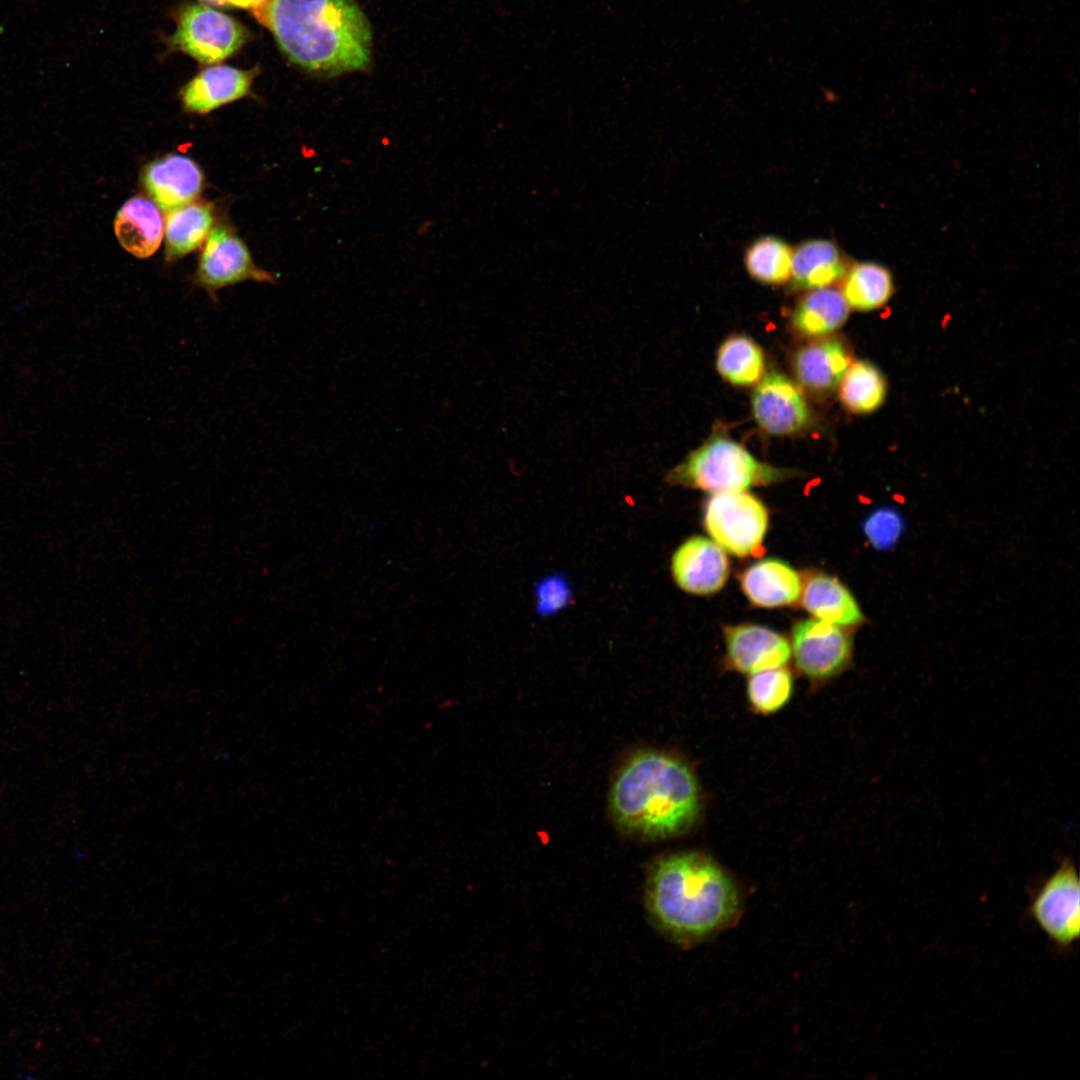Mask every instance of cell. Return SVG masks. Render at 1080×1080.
<instances>
[{
	"instance_id": "6da1fadb",
	"label": "cell",
	"mask_w": 1080,
	"mask_h": 1080,
	"mask_svg": "<svg viewBox=\"0 0 1080 1080\" xmlns=\"http://www.w3.org/2000/svg\"><path fill=\"white\" fill-rule=\"evenodd\" d=\"M254 13L288 60L306 71L333 77L370 62L371 30L354 0H270Z\"/></svg>"
},
{
	"instance_id": "7a4b0ae2",
	"label": "cell",
	"mask_w": 1080,
	"mask_h": 1080,
	"mask_svg": "<svg viewBox=\"0 0 1080 1080\" xmlns=\"http://www.w3.org/2000/svg\"><path fill=\"white\" fill-rule=\"evenodd\" d=\"M610 808L624 830L664 838L687 830L700 811L697 780L681 760L659 751L632 756L610 792Z\"/></svg>"
},
{
	"instance_id": "3957f363",
	"label": "cell",
	"mask_w": 1080,
	"mask_h": 1080,
	"mask_svg": "<svg viewBox=\"0 0 1080 1080\" xmlns=\"http://www.w3.org/2000/svg\"><path fill=\"white\" fill-rule=\"evenodd\" d=\"M648 904L672 936L695 940L733 919L739 899L721 867L703 855L685 852L656 863L648 884Z\"/></svg>"
},
{
	"instance_id": "277c9868",
	"label": "cell",
	"mask_w": 1080,
	"mask_h": 1080,
	"mask_svg": "<svg viewBox=\"0 0 1080 1080\" xmlns=\"http://www.w3.org/2000/svg\"><path fill=\"white\" fill-rule=\"evenodd\" d=\"M791 471L758 461L743 446L722 436H711L667 475L671 485L713 493L745 491L784 480Z\"/></svg>"
},
{
	"instance_id": "5b68a950",
	"label": "cell",
	"mask_w": 1080,
	"mask_h": 1080,
	"mask_svg": "<svg viewBox=\"0 0 1080 1080\" xmlns=\"http://www.w3.org/2000/svg\"><path fill=\"white\" fill-rule=\"evenodd\" d=\"M704 525L724 551L745 557L760 549L768 513L761 501L745 491L719 492L706 504Z\"/></svg>"
},
{
	"instance_id": "8992f818",
	"label": "cell",
	"mask_w": 1080,
	"mask_h": 1080,
	"mask_svg": "<svg viewBox=\"0 0 1080 1080\" xmlns=\"http://www.w3.org/2000/svg\"><path fill=\"white\" fill-rule=\"evenodd\" d=\"M248 31L234 18L203 4H186L177 14L171 46L205 64L219 63L247 41Z\"/></svg>"
},
{
	"instance_id": "52a82bcc",
	"label": "cell",
	"mask_w": 1080,
	"mask_h": 1080,
	"mask_svg": "<svg viewBox=\"0 0 1080 1080\" xmlns=\"http://www.w3.org/2000/svg\"><path fill=\"white\" fill-rule=\"evenodd\" d=\"M247 280L274 283L276 277L255 265L243 241L227 226L213 227L206 239L194 283L216 300V293Z\"/></svg>"
},
{
	"instance_id": "ba28073f",
	"label": "cell",
	"mask_w": 1080,
	"mask_h": 1080,
	"mask_svg": "<svg viewBox=\"0 0 1080 1080\" xmlns=\"http://www.w3.org/2000/svg\"><path fill=\"white\" fill-rule=\"evenodd\" d=\"M1030 912L1038 926L1059 946L1072 945L1079 938L1080 885L1076 867L1069 860L1043 883Z\"/></svg>"
},
{
	"instance_id": "9c48e42d",
	"label": "cell",
	"mask_w": 1080,
	"mask_h": 1080,
	"mask_svg": "<svg viewBox=\"0 0 1080 1080\" xmlns=\"http://www.w3.org/2000/svg\"><path fill=\"white\" fill-rule=\"evenodd\" d=\"M791 648L798 669L812 679L838 674L852 655V641L841 626L819 619L802 620L794 625Z\"/></svg>"
},
{
	"instance_id": "30bf717a",
	"label": "cell",
	"mask_w": 1080,
	"mask_h": 1080,
	"mask_svg": "<svg viewBox=\"0 0 1080 1080\" xmlns=\"http://www.w3.org/2000/svg\"><path fill=\"white\" fill-rule=\"evenodd\" d=\"M752 411L757 424L777 436L799 433L811 420L801 389L779 372H770L757 383L752 395Z\"/></svg>"
},
{
	"instance_id": "8fae6325",
	"label": "cell",
	"mask_w": 1080,
	"mask_h": 1080,
	"mask_svg": "<svg viewBox=\"0 0 1080 1080\" xmlns=\"http://www.w3.org/2000/svg\"><path fill=\"white\" fill-rule=\"evenodd\" d=\"M671 572L683 591L708 595L724 586L729 575V561L724 550L713 540L693 536L674 552Z\"/></svg>"
},
{
	"instance_id": "7c38bea8",
	"label": "cell",
	"mask_w": 1080,
	"mask_h": 1080,
	"mask_svg": "<svg viewBox=\"0 0 1080 1080\" xmlns=\"http://www.w3.org/2000/svg\"><path fill=\"white\" fill-rule=\"evenodd\" d=\"M203 180L197 163L177 154L151 162L142 175L145 190L166 213L194 201L202 190Z\"/></svg>"
},
{
	"instance_id": "4fadbf2b",
	"label": "cell",
	"mask_w": 1080,
	"mask_h": 1080,
	"mask_svg": "<svg viewBox=\"0 0 1080 1080\" xmlns=\"http://www.w3.org/2000/svg\"><path fill=\"white\" fill-rule=\"evenodd\" d=\"M727 658L737 671L753 674L784 666L791 646L780 634L766 627L744 624L724 629Z\"/></svg>"
},
{
	"instance_id": "5bb4252c",
	"label": "cell",
	"mask_w": 1080,
	"mask_h": 1080,
	"mask_svg": "<svg viewBox=\"0 0 1080 1080\" xmlns=\"http://www.w3.org/2000/svg\"><path fill=\"white\" fill-rule=\"evenodd\" d=\"M847 345L836 337L814 339L801 346L793 357L798 383L814 395L833 392L852 363Z\"/></svg>"
},
{
	"instance_id": "9a60e30c",
	"label": "cell",
	"mask_w": 1080,
	"mask_h": 1080,
	"mask_svg": "<svg viewBox=\"0 0 1080 1080\" xmlns=\"http://www.w3.org/2000/svg\"><path fill=\"white\" fill-rule=\"evenodd\" d=\"M255 70L227 65L207 67L191 79L181 91L189 112L205 114L250 93Z\"/></svg>"
},
{
	"instance_id": "2e32d148",
	"label": "cell",
	"mask_w": 1080,
	"mask_h": 1080,
	"mask_svg": "<svg viewBox=\"0 0 1080 1080\" xmlns=\"http://www.w3.org/2000/svg\"><path fill=\"white\" fill-rule=\"evenodd\" d=\"M114 231L120 245L138 258L152 256L164 237V219L154 201L135 196L116 214Z\"/></svg>"
},
{
	"instance_id": "e0dca14e",
	"label": "cell",
	"mask_w": 1080,
	"mask_h": 1080,
	"mask_svg": "<svg viewBox=\"0 0 1080 1080\" xmlns=\"http://www.w3.org/2000/svg\"><path fill=\"white\" fill-rule=\"evenodd\" d=\"M849 264L828 239H809L792 250L791 279L796 288L817 289L841 281Z\"/></svg>"
},
{
	"instance_id": "ac0fdd59",
	"label": "cell",
	"mask_w": 1080,
	"mask_h": 1080,
	"mask_svg": "<svg viewBox=\"0 0 1080 1080\" xmlns=\"http://www.w3.org/2000/svg\"><path fill=\"white\" fill-rule=\"evenodd\" d=\"M741 586L754 605L765 608L796 602L803 587L799 574L776 559H765L750 566L742 575Z\"/></svg>"
},
{
	"instance_id": "d6986e66",
	"label": "cell",
	"mask_w": 1080,
	"mask_h": 1080,
	"mask_svg": "<svg viewBox=\"0 0 1080 1080\" xmlns=\"http://www.w3.org/2000/svg\"><path fill=\"white\" fill-rule=\"evenodd\" d=\"M850 307L840 290L831 286L811 289L795 306L791 323L793 329L808 338H823L841 328L849 316Z\"/></svg>"
},
{
	"instance_id": "ffe728a7",
	"label": "cell",
	"mask_w": 1080,
	"mask_h": 1080,
	"mask_svg": "<svg viewBox=\"0 0 1080 1080\" xmlns=\"http://www.w3.org/2000/svg\"><path fill=\"white\" fill-rule=\"evenodd\" d=\"M802 604L816 619L838 626L857 625L864 620L850 591L837 579L815 575L802 587Z\"/></svg>"
},
{
	"instance_id": "44dd1931",
	"label": "cell",
	"mask_w": 1080,
	"mask_h": 1080,
	"mask_svg": "<svg viewBox=\"0 0 1080 1080\" xmlns=\"http://www.w3.org/2000/svg\"><path fill=\"white\" fill-rule=\"evenodd\" d=\"M841 281L840 291L847 304L860 312L882 308L895 291L891 271L874 261H859L849 265Z\"/></svg>"
},
{
	"instance_id": "7402d4cb",
	"label": "cell",
	"mask_w": 1080,
	"mask_h": 1080,
	"mask_svg": "<svg viewBox=\"0 0 1080 1080\" xmlns=\"http://www.w3.org/2000/svg\"><path fill=\"white\" fill-rule=\"evenodd\" d=\"M214 217L210 204L190 202L167 212L164 220L165 252L168 261L194 251L208 237Z\"/></svg>"
},
{
	"instance_id": "603a6c76",
	"label": "cell",
	"mask_w": 1080,
	"mask_h": 1080,
	"mask_svg": "<svg viewBox=\"0 0 1080 1080\" xmlns=\"http://www.w3.org/2000/svg\"><path fill=\"white\" fill-rule=\"evenodd\" d=\"M838 389L840 401L846 410L856 415H867L884 404L888 384L876 365L867 360H858L850 364Z\"/></svg>"
},
{
	"instance_id": "cb8c5ba5",
	"label": "cell",
	"mask_w": 1080,
	"mask_h": 1080,
	"mask_svg": "<svg viewBox=\"0 0 1080 1080\" xmlns=\"http://www.w3.org/2000/svg\"><path fill=\"white\" fill-rule=\"evenodd\" d=\"M716 367L729 383L752 386L764 376V354L758 344L749 337L735 335L724 341L719 348Z\"/></svg>"
},
{
	"instance_id": "d4e9b609",
	"label": "cell",
	"mask_w": 1080,
	"mask_h": 1080,
	"mask_svg": "<svg viewBox=\"0 0 1080 1080\" xmlns=\"http://www.w3.org/2000/svg\"><path fill=\"white\" fill-rule=\"evenodd\" d=\"M792 250L786 241L777 236H762L747 247L745 268L760 283L783 284L791 278Z\"/></svg>"
},
{
	"instance_id": "484cf974",
	"label": "cell",
	"mask_w": 1080,
	"mask_h": 1080,
	"mask_svg": "<svg viewBox=\"0 0 1080 1080\" xmlns=\"http://www.w3.org/2000/svg\"><path fill=\"white\" fill-rule=\"evenodd\" d=\"M791 673L783 666L750 674L747 696L753 710L761 714L777 712L790 700Z\"/></svg>"
},
{
	"instance_id": "4316f807",
	"label": "cell",
	"mask_w": 1080,
	"mask_h": 1080,
	"mask_svg": "<svg viewBox=\"0 0 1080 1080\" xmlns=\"http://www.w3.org/2000/svg\"><path fill=\"white\" fill-rule=\"evenodd\" d=\"M864 532L873 546L878 549L889 547L898 532L896 515L888 510H879L870 515L864 524Z\"/></svg>"
},
{
	"instance_id": "83f0119b",
	"label": "cell",
	"mask_w": 1080,
	"mask_h": 1080,
	"mask_svg": "<svg viewBox=\"0 0 1080 1080\" xmlns=\"http://www.w3.org/2000/svg\"><path fill=\"white\" fill-rule=\"evenodd\" d=\"M539 605L544 611H554L562 607L568 598L565 583L558 579L545 581L538 590Z\"/></svg>"
},
{
	"instance_id": "f1b7e54d",
	"label": "cell",
	"mask_w": 1080,
	"mask_h": 1080,
	"mask_svg": "<svg viewBox=\"0 0 1080 1080\" xmlns=\"http://www.w3.org/2000/svg\"><path fill=\"white\" fill-rule=\"evenodd\" d=\"M204 3L215 6H231L241 9H251L257 12L263 9L270 0H201Z\"/></svg>"
}]
</instances>
